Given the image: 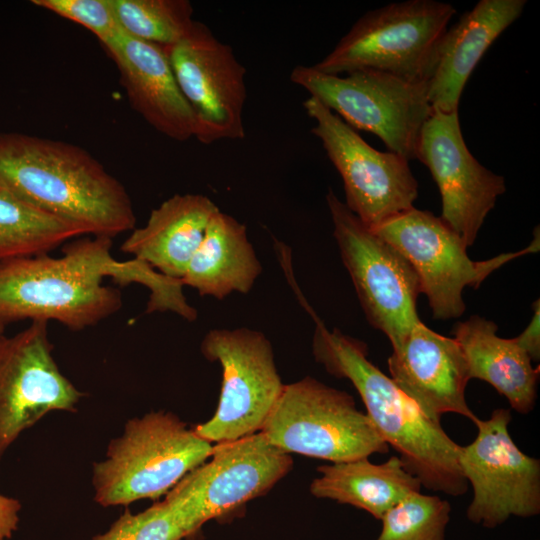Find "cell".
<instances>
[{"mask_svg": "<svg viewBox=\"0 0 540 540\" xmlns=\"http://www.w3.org/2000/svg\"><path fill=\"white\" fill-rule=\"evenodd\" d=\"M261 273L245 225L219 210L181 281L201 296L222 300L234 292L247 294Z\"/></svg>", "mask_w": 540, "mask_h": 540, "instance_id": "obj_22", "label": "cell"}, {"mask_svg": "<svg viewBox=\"0 0 540 540\" xmlns=\"http://www.w3.org/2000/svg\"><path fill=\"white\" fill-rule=\"evenodd\" d=\"M47 321L0 333V461L18 436L52 411H74L83 396L60 371Z\"/></svg>", "mask_w": 540, "mask_h": 540, "instance_id": "obj_15", "label": "cell"}, {"mask_svg": "<svg viewBox=\"0 0 540 540\" xmlns=\"http://www.w3.org/2000/svg\"><path fill=\"white\" fill-rule=\"evenodd\" d=\"M83 235L79 226L34 208L0 184V260L47 254Z\"/></svg>", "mask_w": 540, "mask_h": 540, "instance_id": "obj_24", "label": "cell"}, {"mask_svg": "<svg viewBox=\"0 0 540 540\" xmlns=\"http://www.w3.org/2000/svg\"><path fill=\"white\" fill-rule=\"evenodd\" d=\"M0 184L86 235L113 239L135 228L124 185L88 151L65 141L1 132Z\"/></svg>", "mask_w": 540, "mask_h": 540, "instance_id": "obj_1", "label": "cell"}, {"mask_svg": "<svg viewBox=\"0 0 540 540\" xmlns=\"http://www.w3.org/2000/svg\"><path fill=\"white\" fill-rule=\"evenodd\" d=\"M326 201L343 264L366 318L396 349L421 321L418 275L395 247L363 224L331 189Z\"/></svg>", "mask_w": 540, "mask_h": 540, "instance_id": "obj_8", "label": "cell"}, {"mask_svg": "<svg viewBox=\"0 0 540 540\" xmlns=\"http://www.w3.org/2000/svg\"><path fill=\"white\" fill-rule=\"evenodd\" d=\"M416 159L425 164L442 200L440 218L472 246L497 198L505 190L503 176L481 165L470 153L458 111H431L419 136Z\"/></svg>", "mask_w": 540, "mask_h": 540, "instance_id": "obj_16", "label": "cell"}, {"mask_svg": "<svg viewBox=\"0 0 540 540\" xmlns=\"http://www.w3.org/2000/svg\"><path fill=\"white\" fill-rule=\"evenodd\" d=\"M413 266L438 320L460 317L466 310L465 287L477 288L496 269L509 261L539 250V231L533 241L518 252L502 253L484 261L468 257L460 236L440 217L414 206L388 219L375 229Z\"/></svg>", "mask_w": 540, "mask_h": 540, "instance_id": "obj_9", "label": "cell"}, {"mask_svg": "<svg viewBox=\"0 0 540 540\" xmlns=\"http://www.w3.org/2000/svg\"><path fill=\"white\" fill-rule=\"evenodd\" d=\"M450 514L447 500L412 493L384 514L375 540H446Z\"/></svg>", "mask_w": 540, "mask_h": 540, "instance_id": "obj_26", "label": "cell"}, {"mask_svg": "<svg viewBox=\"0 0 540 540\" xmlns=\"http://www.w3.org/2000/svg\"><path fill=\"white\" fill-rule=\"evenodd\" d=\"M200 349L207 360L221 365L222 384L216 412L195 433L222 443L260 432L284 387L271 342L246 327L212 329Z\"/></svg>", "mask_w": 540, "mask_h": 540, "instance_id": "obj_10", "label": "cell"}, {"mask_svg": "<svg viewBox=\"0 0 540 540\" xmlns=\"http://www.w3.org/2000/svg\"><path fill=\"white\" fill-rule=\"evenodd\" d=\"M4 328L5 326L0 324V333L4 332Z\"/></svg>", "mask_w": 540, "mask_h": 540, "instance_id": "obj_31", "label": "cell"}, {"mask_svg": "<svg viewBox=\"0 0 540 540\" xmlns=\"http://www.w3.org/2000/svg\"><path fill=\"white\" fill-rule=\"evenodd\" d=\"M498 326L486 318L471 316L457 322L454 339L467 361L470 379H480L493 386L521 414L535 406L539 368L515 342L497 335Z\"/></svg>", "mask_w": 540, "mask_h": 540, "instance_id": "obj_21", "label": "cell"}, {"mask_svg": "<svg viewBox=\"0 0 540 540\" xmlns=\"http://www.w3.org/2000/svg\"><path fill=\"white\" fill-rule=\"evenodd\" d=\"M189 535L177 512L164 499L137 514L126 511L92 540H182Z\"/></svg>", "mask_w": 540, "mask_h": 540, "instance_id": "obj_27", "label": "cell"}, {"mask_svg": "<svg viewBox=\"0 0 540 540\" xmlns=\"http://www.w3.org/2000/svg\"><path fill=\"white\" fill-rule=\"evenodd\" d=\"M111 248L112 238L90 235L66 242L61 257L0 260V324L53 320L81 331L118 312L121 292L103 278L123 284L129 262L115 260Z\"/></svg>", "mask_w": 540, "mask_h": 540, "instance_id": "obj_2", "label": "cell"}, {"mask_svg": "<svg viewBox=\"0 0 540 540\" xmlns=\"http://www.w3.org/2000/svg\"><path fill=\"white\" fill-rule=\"evenodd\" d=\"M390 378L432 421L447 413L474 424L479 419L465 396L470 380L464 353L454 338L440 335L421 321L388 358Z\"/></svg>", "mask_w": 540, "mask_h": 540, "instance_id": "obj_17", "label": "cell"}, {"mask_svg": "<svg viewBox=\"0 0 540 540\" xmlns=\"http://www.w3.org/2000/svg\"><path fill=\"white\" fill-rule=\"evenodd\" d=\"M35 6L49 10L90 30L102 43L122 28L109 0H32Z\"/></svg>", "mask_w": 540, "mask_h": 540, "instance_id": "obj_28", "label": "cell"}, {"mask_svg": "<svg viewBox=\"0 0 540 540\" xmlns=\"http://www.w3.org/2000/svg\"><path fill=\"white\" fill-rule=\"evenodd\" d=\"M20 510L17 499L0 494V540L9 539L17 529Z\"/></svg>", "mask_w": 540, "mask_h": 540, "instance_id": "obj_30", "label": "cell"}, {"mask_svg": "<svg viewBox=\"0 0 540 540\" xmlns=\"http://www.w3.org/2000/svg\"><path fill=\"white\" fill-rule=\"evenodd\" d=\"M292 466L289 453L257 432L217 443L209 460L184 476L165 500L191 535L205 522L268 492Z\"/></svg>", "mask_w": 540, "mask_h": 540, "instance_id": "obj_11", "label": "cell"}, {"mask_svg": "<svg viewBox=\"0 0 540 540\" xmlns=\"http://www.w3.org/2000/svg\"><path fill=\"white\" fill-rule=\"evenodd\" d=\"M121 28L130 36L164 48L191 30L193 7L188 0H109Z\"/></svg>", "mask_w": 540, "mask_h": 540, "instance_id": "obj_25", "label": "cell"}, {"mask_svg": "<svg viewBox=\"0 0 540 540\" xmlns=\"http://www.w3.org/2000/svg\"><path fill=\"white\" fill-rule=\"evenodd\" d=\"M526 0H481L445 31L427 81L433 110L458 111L465 84L484 53L522 13Z\"/></svg>", "mask_w": 540, "mask_h": 540, "instance_id": "obj_19", "label": "cell"}, {"mask_svg": "<svg viewBox=\"0 0 540 540\" xmlns=\"http://www.w3.org/2000/svg\"><path fill=\"white\" fill-rule=\"evenodd\" d=\"M317 470L320 476L310 485L313 496L354 506L377 520L422 487L399 456H391L381 464L364 457L322 465Z\"/></svg>", "mask_w": 540, "mask_h": 540, "instance_id": "obj_23", "label": "cell"}, {"mask_svg": "<svg viewBox=\"0 0 540 540\" xmlns=\"http://www.w3.org/2000/svg\"><path fill=\"white\" fill-rule=\"evenodd\" d=\"M540 302L533 304L534 314L525 330L514 338L515 342L530 357L532 362L540 359Z\"/></svg>", "mask_w": 540, "mask_h": 540, "instance_id": "obj_29", "label": "cell"}, {"mask_svg": "<svg viewBox=\"0 0 540 540\" xmlns=\"http://www.w3.org/2000/svg\"><path fill=\"white\" fill-rule=\"evenodd\" d=\"M102 46L118 67L132 109L172 140L193 138L194 116L164 47L132 37L123 29Z\"/></svg>", "mask_w": 540, "mask_h": 540, "instance_id": "obj_18", "label": "cell"}, {"mask_svg": "<svg viewBox=\"0 0 540 540\" xmlns=\"http://www.w3.org/2000/svg\"><path fill=\"white\" fill-rule=\"evenodd\" d=\"M218 206L201 194H175L153 209L146 224L134 228L121 251L159 273L182 280Z\"/></svg>", "mask_w": 540, "mask_h": 540, "instance_id": "obj_20", "label": "cell"}, {"mask_svg": "<svg viewBox=\"0 0 540 540\" xmlns=\"http://www.w3.org/2000/svg\"><path fill=\"white\" fill-rule=\"evenodd\" d=\"M455 12L451 4L434 0L390 3L369 11L313 67L331 75L371 69L427 83Z\"/></svg>", "mask_w": 540, "mask_h": 540, "instance_id": "obj_5", "label": "cell"}, {"mask_svg": "<svg viewBox=\"0 0 540 540\" xmlns=\"http://www.w3.org/2000/svg\"><path fill=\"white\" fill-rule=\"evenodd\" d=\"M511 413L493 410L475 423L477 436L461 446L459 465L472 487L467 519L496 528L511 517L530 518L540 513V461L525 454L509 434Z\"/></svg>", "mask_w": 540, "mask_h": 540, "instance_id": "obj_13", "label": "cell"}, {"mask_svg": "<svg viewBox=\"0 0 540 540\" xmlns=\"http://www.w3.org/2000/svg\"><path fill=\"white\" fill-rule=\"evenodd\" d=\"M290 80L354 129L378 136L390 152L416 159L421 129L431 114L427 83H412L377 70L345 76L298 65Z\"/></svg>", "mask_w": 540, "mask_h": 540, "instance_id": "obj_7", "label": "cell"}, {"mask_svg": "<svg viewBox=\"0 0 540 540\" xmlns=\"http://www.w3.org/2000/svg\"><path fill=\"white\" fill-rule=\"evenodd\" d=\"M260 432L286 453L331 463L389 451L351 395L310 376L284 384Z\"/></svg>", "mask_w": 540, "mask_h": 540, "instance_id": "obj_6", "label": "cell"}, {"mask_svg": "<svg viewBox=\"0 0 540 540\" xmlns=\"http://www.w3.org/2000/svg\"><path fill=\"white\" fill-rule=\"evenodd\" d=\"M212 450L172 413L130 419L110 441L104 459L93 465L94 499L104 507L157 499L208 460Z\"/></svg>", "mask_w": 540, "mask_h": 540, "instance_id": "obj_4", "label": "cell"}, {"mask_svg": "<svg viewBox=\"0 0 540 540\" xmlns=\"http://www.w3.org/2000/svg\"><path fill=\"white\" fill-rule=\"evenodd\" d=\"M164 49L193 113L194 138L205 145L243 139L246 69L232 47L195 20L181 41Z\"/></svg>", "mask_w": 540, "mask_h": 540, "instance_id": "obj_14", "label": "cell"}, {"mask_svg": "<svg viewBox=\"0 0 540 540\" xmlns=\"http://www.w3.org/2000/svg\"><path fill=\"white\" fill-rule=\"evenodd\" d=\"M312 352L329 374L353 384L378 433L399 453L422 487L450 496L467 492L459 465L461 445L368 359L363 341L336 328L329 330L316 319Z\"/></svg>", "mask_w": 540, "mask_h": 540, "instance_id": "obj_3", "label": "cell"}, {"mask_svg": "<svg viewBox=\"0 0 540 540\" xmlns=\"http://www.w3.org/2000/svg\"><path fill=\"white\" fill-rule=\"evenodd\" d=\"M312 134L340 174L346 206L370 229L413 207L418 183L408 160L370 146L337 114L310 96L303 102Z\"/></svg>", "mask_w": 540, "mask_h": 540, "instance_id": "obj_12", "label": "cell"}]
</instances>
